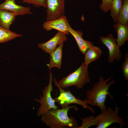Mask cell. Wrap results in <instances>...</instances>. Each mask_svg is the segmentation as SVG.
I'll return each mask as SVG.
<instances>
[{
  "instance_id": "cell-1",
  "label": "cell",
  "mask_w": 128,
  "mask_h": 128,
  "mask_svg": "<svg viewBox=\"0 0 128 128\" xmlns=\"http://www.w3.org/2000/svg\"><path fill=\"white\" fill-rule=\"evenodd\" d=\"M72 108L77 111L78 108L74 105L64 108L49 110L41 116V120L50 128H78V126L75 118L69 116L68 113Z\"/></svg>"
},
{
  "instance_id": "cell-2",
  "label": "cell",
  "mask_w": 128,
  "mask_h": 128,
  "mask_svg": "<svg viewBox=\"0 0 128 128\" xmlns=\"http://www.w3.org/2000/svg\"><path fill=\"white\" fill-rule=\"evenodd\" d=\"M112 76L105 80L102 76L100 77L98 82L94 83L91 89L87 90L86 93L87 104L92 106H96L100 109L101 112L107 109L105 105L107 96L108 95L113 100L114 97L109 91L110 86L114 84L115 81Z\"/></svg>"
},
{
  "instance_id": "cell-3",
  "label": "cell",
  "mask_w": 128,
  "mask_h": 128,
  "mask_svg": "<svg viewBox=\"0 0 128 128\" xmlns=\"http://www.w3.org/2000/svg\"><path fill=\"white\" fill-rule=\"evenodd\" d=\"M53 80L55 84L64 89L73 86L81 88L90 81L88 66L82 62L77 69L60 80L57 81L55 78H53Z\"/></svg>"
},
{
  "instance_id": "cell-4",
  "label": "cell",
  "mask_w": 128,
  "mask_h": 128,
  "mask_svg": "<svg viewBox=\"0 0 128 128\" xmlns=\"http://www.w3.org/2000/svg\"><path fill=\"white\" fill-rule=\"evenodd\" d=\"M53 75L50 70L49 84L42 90V96L40 94V99H35V101L40 104L37 112L38 116H41L49 110H55L59 108L58 106L55 105V100L51 96V93L53 90Z\"/></svg>"
},
{
  "instance_id": "cell-5",
  "label": "cell",
  "mask_w": 128,
  "mask_h": 128,
  "mask_svg": "<svg viewBox=\"0 0 128 128\" xmlns=\"http://www.w3.org/2000/svg\"><path fill=\"white\" fill-rule=\"evenodd\" d=\"M55 85L59 90V94L58 96H56L54 99L55 102L61 106L62 108H64L71 104H76L89 110L92 113H95V109L87 104L86 99L82 100L77 98L72 94L70 90H67L65 91L58 85Z\"/></svg>"
},
{
  "instance_id": "cell-6",
  "label": "cell",
  "mask_w": 128,
  "mask_h": 128,
  "mask_svg": "<svg viewBox=\"0 0 128 128\" xmlns=\"http://www.w3.org/2000/svg\"><path fill=\"white\" fill-rule=\"evenodd\" d=\"M98 124L96 128H106L114 123L119 124L120 127L126 126V124L123 119L119 116L118 109L116 106L115 110L108 108L96 117Z\"/></svg>"
},
{
  "instance_id": "cell-7",
  "label": "cell",
  "mask_w": 128,
  "mask_h": 128,
  "mask_svg": "<svg viewBox=\"0 0 128 128\" xmlns=\"http://www.w3.org/2000/svg\"><path fill=\"white\" fill-rule=\"evenodd\" d=\"M99 39L108 49L109 54L107 60L109 63H111L115 60L118 61L121 59V52L116 42V39L112 34H109L106 37L101 36Z\"/></svg>"
},
{
  "instance_id": "cell-8",
  "label": "cell",
  "mask_w": 128,
  "mask_h": 128,
  "mask_svg": "<svg viewBox=\"0 0 128 128\" xmlns=\"http://www.w3.org/2000/svg\"><path fill=\"white\" fill-rule=\"evenodd\" d=\"M65 0H45L47 21L54 20L65 15Z\"/></svg>"
},
{
  "instance_id": "cell-9",
  "label": "cell",
  "mask_w": 128,
  "mask_h": 128,
  "mask_svg": "<svg viewBox=\"0 0 128 128\" xmlns=\"http://www.w3.org/2000/svg\"><path fill=\"white\" fill-rule=\"evenodd\" d=\"M67 40L66 34L58 31L52 38L46 42L39 43L37 46L45 53L50 54L57 47L58 45Z\"/></svg>"
},
{
  "instance_id": "cell-10",
  "label": "cell",
  "mask_w": 128,
  "mask_h": 128,
  "mask_svg": "<svg viewBox=\"0 0 128 128\" xmlns=\"http://www.w3.org/2000/svg\"><path fill=\"white\" fill-rule=\"evenodd\" d=\"M68 20L64 15L54 20L46 21L44 23L42 26L43 28L47 31L55 29L66 35H69V33L68 27Z\"/></svg>"
},
{
  "instance_id": "cell-11",
  "label": "cell",
  "mask_w": 128,
  "mask_h": 128,
  "mask_svg": "<svg viewBox=\"0 0 128 128\" xmlns=\"http://www.w3.org/2000/svg\"><path fill=\"white\" fill-rule=\"evenodd\" d=\"M0 9L9 11L16 16L32 14L31 8L17 4L15 0H5L0 4Z\"/></svg>"
},
{
  "instance_id": "cell-12",
  "label": "cell",
  "mask_w": 128,
  "mask_h": 128,
  "mask_svg": "<svg viewBox=\"0 0 128 128\" xmlns=\"http://www.w3.org/2000/svg\"><path fill=\"white\" fill-rule=\"evenodd\" d=\"M68 27L69 33L74 38L81 52L84 54L87 50L94 45L89 41L84 40L82 38L83 33L80 31L75 30L70 26L69 23Z\"/></svg>"
},
{
  "instance_id": "cell-13",
  "label": "cell",
  "mask_w": 128,
  "mask_h": 128,
  "mask_svg": "<svg viewBox=\"0 0 128 128\" xmlns=\"http://www.w3.org/2000/svg\"><path fill=\"white\" fill-rule=\"evenodd\" d=\"M64 42L59 45L55 50L49 54L50 59L49 62L47 64L50 70L54 67H56L59 69H61L62 64V48Z\"/></svg>"
},
{
  "instance_id": "cell-14",
  "label": "cell",
  "mask_w": 128,
  "mask_h": 128,
  "mask_svg": "<svg viewBox=\"0 0 128 128\" xmlns=\"http://www.w3.org/2000/svg\"><path fill=\"white\" fill-rule=\"evenodd\" d=\"M113 27L117 34L116 42L120 47L122 46L128 41V23L124 24L117 22Z\"/></svg>"
},
{
  "instance_id": "cell-15",
  "label": "cell",
  "mask_w": 128,
  "mask_h": 128,
  "mask_svg": "<svg viewBox=\"0 0 128 128\" xmlns=\"http://www.w3.org/2000/svg\"><path fill=\"white\" fill-rule=\"evenodd\" d=\"M102 52V50L98 47L94 45L89 48L84 54V63L88 66L91 63L99 59Z\"/></svg>"
},
{
  "instance_id": "cell-16",
  "label": "cell",
  "mask_w": 128,
  "mask_h": 128,
  "mask_svg": "<svg viewBox=\"0 0 128 128\" xmlns=\"http://www.w3.org/2000/svg\"><path fill=\"white\" fill-rule=\"evenodd\" d=\"M16 16L9 11L0 9V26L6 29L9 30Z\"/></svg>"
},
{
  "instance_id": "cell-17",
  "label": "cell",
  "mask_w": 128,
  "mask_h": 128,
  "mask_svg": "<svg viewBox=\"0 0 128 128\" xmlns=\"http://www.w3.org/2000/svg\"><path fill=\"white\" fill-rule=\"evenodd\" d=\"M22 36V35L15 33L10 30L6 29L0 26V43L7 42Z\"/></svg>"
},
{
  "instance_id": "cell-18",
  "label": "cell",
  "mask_w": 128,
  "mask_h": 128,
  "mask_svg": "<svg viewBox=\"0 0 128 128\" xmlns=\"http://www.w3.org/2000/svg\"><path fill=\"white\" fill-rule=\"evenodd\" d=\"M122 0H113L110 10V15L114 21L118 22V17L120 10L122 7Z\"/></svg>"
},
{
  "instance_id": "cell-19",
  "label": "cell",
  "mask_w": 128,
  "mask_h": 128,
  "mask_svg": "<svg viewBox=\"0 0 128 128\" xmlns=\"http://www.w3.org/2000/svg\"><path fill=\"white\" fill-rule=\"evenodd\" d=\"M128 22V0H122L121 7L119 13L118 22L125 24Z\"/></svg>"
},
{
  "instance_id": "cell-20",
  "label": "cell",
  "mask_w": 128,
  "mask_h": 128,
  "mask_svg": "<svg viewBox=\"0 0 128 128\" xmlns=\"http://www.w3.org/2000/svg\"><path fill=\"white\" fill-rule=\"evenodd\" d=\"M81 125L78 128H87L91 126L98 124V122L94 115L81 118Z\"/></svg>"
},
{
  "instance_id": "cell-21",
  "label": "cell",
  "mask_w": 128,
  "mask_h": 128,
  "mask_svg": "<svg viewBox=\"0 0 128 128\" xmlns=\"http://www.w3.org/2000/svg\"><path fill=\"white\" fill-rule=\"evenodd\" d=\"M122 73L125 80H128V54L125 55V60L122 67Z\"/></svg>"
},
{
  "instance_id": "cell-22",
  "label": "cell",
  "mask_w": 128,
  "mask_h": 128,
  "mask_svg": "<svg viewBox=\"0 0 128 128\" xmlns=\"http://www.w3.org/2000/svg\"><path fill=\"white\" fill-rule=\"evenodd\" d=\"M22 2L23 3L32 4L37 8L41 6L46 8L45 0H23Z\"/></svg>"
},
{
  "instance_id": "cell-23",
  "label": "cell",
  "mask_w": 128,
  "mask_h": 128,
  "mask_svg": "<svg viewBox=\"0 0 128 128\" xmlns=\"http://www.w3.org/2000/svg\"><path fill=\"white\" fill-rule=\"evenodd\" d=\"M113 0H102V2L99 6L100 9L105 13L110 10Z\"/></svg>"
},
{
  "instance_id": "cell-24",
  "label": "cell",
  "mask_w": 128,
  "mask_h": 128,
  "mask_svg": "<svg viewBox=\"0 0 128 128\" xmlns=\"http://www.w3.org/2000/svg\"></svg>"
}]
</instances>
